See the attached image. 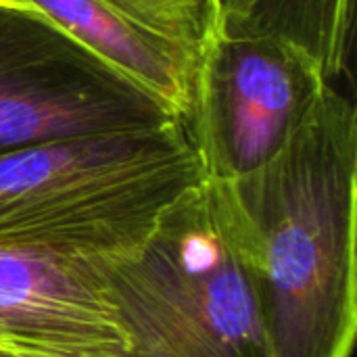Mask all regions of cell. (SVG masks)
<instances>
[{
  "label": "cell",
  "mask_w": 357,
  "mask_h": 357,
  "mask_svg": "<svg viewBox=\"0 0 357 357\" xmlns=\"http://www.w3.org/2000/svg\"><path fill=\"white\" fill-rule=\"evenodd\" d=\"M0 357H33V356H17V354H6V351H0Z\"/></svg>",
  "instance_id": "cell-9"
},
{
  "label": "cell",
  "mask_w": 357,
  "mask_h": 357,
  "mask_svg": "<svg viewBox=\"0 0 357 357\" xmlns=\"http://www.w3.org/2000/svg\"><path fill=\"white\" fill-rule=\"evenodd\" d=\"M328 86L322 71L293 46L205 29L186 126L207 178L236 180L270 163Z\"/></svg>",
  "instance_id": "cell-5"
},
{
  "label": "cell",
  "mask_w": 357,
  "mask_h": 357,
  "mask_svg": "<svg viewBox=\"0 0 357 357\" xmlns=\"http://www.w3.org/2000/svg\"><path fill=\"white\" fill-rule=\"evenodd\" d=\"M203 8L205 29L293 46L326 82L347 67L354 0H203Z\"/></svg>",
  "instance_id": "cell-8"
},
{
  "label": "cell",
  "mask_w": 357,
  "mask_h": 357,
  "mask_svg": "<svg viewBox=\"0 0 357 357\" xmlns=\"http://www.w3.org/2000/svg\"><path fill=\"white\" fill-rule=\"evenodd\" d=\"M180 119L195 105L205 48L203 0H27Z\"/></svg>",
  "instance_id": "cell-6"
},
{
  "label": "cell",
  "mask_w": 357,
  "mask_h": 357,
  "mask_svg": "<svg viewBox=\"0 0 357 357\" xmlns=\"http://www.w3.org/2000/svg\"><path fill=\"white\" fill-rule=\"evenodd\" d=\"M126 349L94 261L0 249V351L119 357Z\"/></svg>",
  "instance_id": "cell-7"
},
{
  "label": "cell",
  "mask_w": 357,
  "mask_h": 357,
  "mask_svg": "<svg viewBox=\"0 0 357 357\" xmlns=\"http://www.w3.org/2000/svg\"><path fill=\"white\" fill-rule=\"evenodd\" d=\"M205 178L184 119L15 149L0 155V249L75 261L132 257Z\"/></svg>",
  "instance_id": "cell-3"
},
{
  "label": "cell",
  "mask_w": 357,
  "mask_h": 357,
  "mask_svg": "<svg viewBox=\"0 0 357 357\" xmlns=\"http://www.w3.org/2000/svg\"><path fill=\"white\" fill-rule=\"evenodd\" d=\"M94 264L128 339L119 357H274L259 243L230 180L205 178L136 255Z\"/></svg>",
  "instance_id": "cell-2"
},
{
  "label": "cell",
  "mask_w": 357,
  "mask_h": 357,
  "mask_svg": "<svg viewBox=\"0 0 357 357\" xmlns=\"http://www.w3.org/2000/svg\"><path fill=\"white\" fill-rule=\"evenodd\" d=\"M180 117L27 0H0V155Z\"/></svg>",
  "instance_id": "cell-4"
},
{
  "label": "cell",
  "mask_w": 357,
  "mask_h": 357,
  "mask_svg": "<svg viewBox=\"0 0 357 357\" xmlns=\"http://www.w3.org/2000/svg\"><path fill=\"white\" fill-rule=\"evenodd\" d=\"M259 243L274 357H351L357 335V113L333 86L264 167L230 180Z\"/></svg>",
  "instance_id": "cell-1"
}]
</instances>
